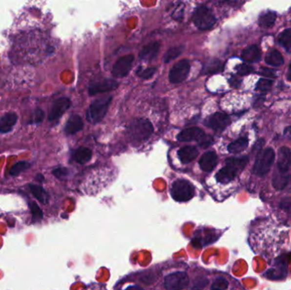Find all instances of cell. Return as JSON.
I'll return each mask as SVG.
<instances>
[{
  "instance_id": "44dd1931",
  "label": "cell",
  "mask_w": 291,
  "mask_h": 290,
  "mask_svg": "<svg viewBox=\"0 0 291 290\" xmlns=\"http://www.w3.org/2000/svg\"><path fill=\"white\" fill-rule=\"evenodd\" d=\"M242 59L248 63H254L259 62L262 58V53L256 45L249 47L242 52Z\"/></svg>"
},
{
  "instance_id": "484cf974",
  "label": "cell",
  "mask_w": 291,
  "mask_h": 290,
  "mask_svg": "<svg viewBox=\"0 0 291 290\" xmlns=\"http://www.w3.org/2000/svg\"><path fill=\"white\" fill-rule=\"evenodd\" d=\"M277 18V15L275 12H271V11H268L266 13H263L259 17V25L264 27V28H268L273 26L275 23V21Z\"/></svg>"
},
{
  "instance_id": "d6a6232c",
  "label": "cell",
  "mask_w": 291,
  "mask_h": 290,
  "mask_svg": "<svg viewBox=\"0 0 291 290\" xmlns=\"http://www.w3.org/2000/svg\"><path fill=\"white\" fill-rule=\"evenodd\" d=\"M29 207L33 214V222L36 223L38 221H41L43 218V212L40 209L39 205H37L35 202H31Z\"/></svg>"
},
{
  "instance_id": "8d00e7d4",
  "label": "cell",
  "mask_w": 291,
  "mask_h": 290,
  "mask_svg": "<svg viewBox=\"0 0 291 290\" xmlns=\"http://www.w3.org/2000/svg\"><path fill=\"white\" fill-rule=\"evenodd\" d=\"M236 71H237L238 75L245 76V75H248V74L253 72V67L249 66L247 64H241V65H238L236 67Z\"/></svg>"
},
{
  "instance_id": "4fadbf2b",
  "label": "cell",
  "mask_w": 291,
  "mask_h": 290,
  "mask_svg": "<svg viewBox=\"0 0 291 290\" xmlns=\"http://www.w3.org/2000/svg\"><path fill=\"white\" fill-rule=\"evenodd\" d=\"M205 136V132L198 127H192L188 129H183L177 135V140L180 142H192V141H201Z\"/></svg>"
},
{
  "instance_id": "7dc6e473",
  "label": "cell",
  "mask_w": 291,
  "mask_h": 290,
  "mask_svg": "<svg viewBox=\"0 0 291 290\" xmlns=\"http://www.w3.org/2000/svg\"><path fill=\"white\" fill-rule=\"evenodd\" d=\"M287 77H288L289 80L291 81V64L290 65V67H289L288 76Z\"/></svg>"
},
{
  "instance_id": "e0dca14e",
  "label": "cell",
  "mask_w": 291,
  "mask_h": 290,
  "mask_svg": "<svg viewBox=\"0 0 291 290\" xmlns=\"http://www.w3.org/2000/svg\"><path fill=\"white\" fill-rule=\"evenodd\" d=\"M217 165V155L215 152H207L202 156L199 160V165L202 170L210 172Z\"/></svg>"
},
{
  "instance_id": "d4e9b609",
  "label": "cell",
  "mask_w": 291,
  "mask_h": 290,
  "mask_svg": "<svg viewBox=\"0 0 291 290\" xmlns=\"http://www.w3.org/2000/svg\"><path fill=\"white\" fill-rule=\"evenodd\" d=\"M30 190L37 200H39L43 205H46L49 200V196L43 187L36 185H30Z\"/></svg>"
},
{
  "instance_id": "7402d4cb",
  "label": "cell",
  "mask_w": 291,
  "mask_h": 290,
  "mask_svg": "<svg viewBox=\"0 0 291 290\" xmlns=\"http://www.w3.org/2000/svg\"><path fill=\"white\" fill-rule=\"evenodd\" d=\"M92 158V151L87 147H80L73 153V158L79 164H85Z\"/></svg>"
},
{
  "instance_id": "836d02e7",
  "label": "cell",
  "mask_w": 291,
  "mask_h": 290,
  "mask_svg": "<svg viewBox=\"0 0 291 290\" xmlns=\"http://www.w3.org/2000/svg\"><path fill=\"white\" fill-rule=\"evenodd\" d=\"M156 67H148V68H143V67H139V69L137 70L136 74L137 76L144 79H151L154 73H156Z\"/></svg>"
},
{
  "instance_id": "f1b7e54d",
  "label": "cell",
  "mask_w": 291,
  "mask_h": 290,
  "mask_svg": "<svg viewBox=\"0 0 291 290\" xmlns=\"http://www.w3.org/2000/svg\"><path fill=\"white\" fill-rule=\"evenodd\" d=\"M248 162V157L245 156V157H241V158H228L226 160V164L232 165L235 168H237L238 171H241L245 168V166L247 165Z\"/></svg>"
},
{
  "instance_id": "9c48e42d",
  "label": "cell",
  "mask_w": 291,
  "mask_h": 290,
  "mask_svg": "<svg viewBox=\"0 0 291 290\" xmlns=\"http://www.w3.org/2000/svg\"><path fill=\"white\" fill-rule=\"evenodd\" d=\"M135 57L133 55L123 56L117 61L112 70V74L116 78H124L127 76L132 66Z\"/></svg>"
},
{
  "instance_id": "cb8c5ba5",
  "label": "cell",
  "mask_w": 291,
  "mask_h": 290,
  "mask_svg": "<svg viewBox=\"0 0 291 290\" xmlns=\"http://www.w3.org/2000/svg\"><path fill=\"white\" fill-rule=\"evenodd\" d=\"M291 176L290 175H286L283 173H276L273 175L272 178V186L275 189L277 190H283L285 189L289 183H290V180H291Z\"/></svg>"
},
{
  "instance_id": "ee69618b",
  "label": "cell",
  "mask_w": 291,
  "mask_h": 290,
  "mask_svg": "<svg viewBox=\"0 0 291 290\" xmlns=\"http://www.w3.org/2000/svg\"><path fill=\"white\" fill-rule=\"evenodd\" d=\"M240 83L241 81L240 80H238V79H236V78H232V79H230V84L232 86V87H235V88H238L240 85Z\"/></svg>"
},
{
  "instance_id": "7c38bea8",
  "label": "cell",
  "mask_w": 291,
  "mask_h": 290,
  "mask_svg": "<svg viewBox=\"0 0 291 290\" xmlns=\"http://www.w3.org/2000/svg\"><path fill=\"white\" fill-rule=\"evenodd\" d=\"M287 264L288 262L286 261V256L284 259L279 258L275 264V267L268 270L265 274V276L272 280L284 278L286 277V273H287Z\"/></svg>"
},
{
  "instance_id": "52a82bcc",
  "label": "cell",
  "mask_w": 291,
  "mask_h": 290,
  "mask_svg": "<svg viewBox=\"0 0 291 290\" xmlns=\"http://www.w3.org/2000/svg\"><path fill=\"white\" fill-rule=\"evenodd\" d=\"M190 64L187 60H182L175 64L169 73V79L172 83H182L188 76Z\"/></svg>"
},
{
  "instance_id": "9a60e30c",
  "label": "cell",
  "mask_w": 291,
  "mask_h": 290,
  "mask_svg": "<svg viewBox=\"0 0 291 290\" xmlns=\"http://www.w3.org/2000/svg\"><path fill=\"white\" fill-rule=\"evenodd\" d=\"M238 172L239 171L238 169L235 168L232 165H227L224 168L219 170L218 173L215 175V178L216 181L221 184H228L236 177Z\"/></svg>"
},
{
  "instance_id": "4dcf8cb0",
  "label": "cell",
  "mask_w": 291,
  "mask_h": 290,
  "mask_svg": "<svg viewBox=\"0 0 291 290\" xmlns=\"http://www.w3.org/2000/svg\"><path fill=\"white\" fill-rule=\"evenodd\" d=\"M183 50H184V48L182 46L173 47V48H170V49L166 53L165 56H164V62H171L172 60H175V58H177V57L183 52Z\"/></svg>"
},
{
  "instance_id": "f6af8a7d",
  "label": "cell",
  "mask_w": 291,
  "mask_h": 290,
  "mask_svg": "<svg viewBox=\"0 0 291 290\" xmlns=\"http://www.w3.org/2000/svg\"><path fill=\"white\" fill-rule=\"evenodd\" d=\"M285 135L291 139V127H288L285 129Z\"/></svg>"
},
{
  "instance_id": "6da1fadb",
  "label": "cell",
  "mask_w": 291,
  "mask_h": 290,
  "mask_svg": "<svg viewBox=\"0 0 291 290\" xmlns=\"http://www.w3.org/2000/svg\"><path fill=\"white\" fill-rule=\"evenodd\" d=\"M153 132L151 122L145 119H138L130 123L128 128V134L132 141L142 142L150 138Z\"/></svg>"
},
{
  "instance_id": "d590c367",
  "label": "cell",
  "mask_w": 291,
  "mask_h": 290,
  "mask_svg": "<svg viewBox=\"0 0 291 290\" xmlns=\"http://www.w3.org/2000/svg\"><path fill=\"white\" fill-rule=\"evenodd\" d=\"M273 84V81L271 79H261L256 83V89L261 91H268L270 90Z\"/></svg>"
},
{
  "instance_id": "83f0119b",
  "label": "cell",
  "mask_w": 291,
  "mask_h": 290,
  "mask_svg": "<svg viewBox=\"0 0 291 290\" xmlns=\"http://www.w3.org/2000/svg\"><path fill=\"white\" fill-rule=\"evenodd\" d=\"M223 70V64L219 60H212L205 64L203 68V73L212 74L221 72Z\"/></svg>"
},
{
  "instance_id": "7a4b0ae2",
  "label": "cell",
  "mask_w": 291,
  "mask_h": 290,
  "mask_svg": "<svg viewBox=\"0 0 291 290\" xmlns=\"http://www.w3.org/2000/svg\"><path fill=\"white\" fill-rule=\"evenodd\" d=\"M112 96H103L102 98L96 100L90 104L87 110L86 119L91 124L99 123L106 116L110 104L112 103Z\"/></svg>"
},
{
  "instance_id": "e575fe53",
  "label": "cell",
  "mask_w": 291,
  "mask_h": 290,
  "mask_svg": "<svg viewBox=\"0 0 291 290\" xmlns=\"http://www.w3.org/2000/svg\"><path fill=\"white\" fill-rule=\"evenodd\" d=\"M229 282L223 277H219L214 281L211 285V290H225L229 288Z\"/></svg>"
},
{
  "instance_id": "603a6c76",
  "label": "cell",
  "mask_w": 291,
  "mask_h": 290,
  "mask_svg": "<svg viewBox=\"0 0 291 290\" xmlns=\"http://www.w3.org/2000/svg\"><path fill=\"white\" fill-rule=\"evenodd\" d=\"M248 138L242 137V138L238 139L235 142L230 143L228 146V150L231 153H239V152L245 151V149L248 147Z\"/></svg>"
},
{
  "instance_id": "ab89813d",
  "label": "cell",
  "mask_w": 291,
  "mask_h": 290,
  "mask_svg": "<svg viewBox=\"0 0 291 290\" xmlns=\"http://www.w3.org/2000/svg\"><path fill=\"white\" fill-rule=\"evenodd\" d=\"M261 75L263 76L268 77V78H276V74L273 70L270 69V68H267V67H262L261 71H260Z\"/></svg>"
},
{
  "instance_id": "30bf717a",
  "label": "cell",
  "mask_w": 291,
  "mask_h": 290,
  "mask_svg": "<svg viewBox=\"0 0 291 290\" xmlns=\"http://www.w3.org/2000/svg\"><path fill=\"white\" fill-rule=\"evenodd\" d=\"M70 105H71V101L68 98L62 97L56 100L50 108L48 119L50 121H55L59 119L68 110Z\"/></svg>"
},
{
  "instance_id": "3957f363",
  "label": "cell",
  "mask_w": 291,
  "mask_h": 290,
  "mask_svg": "<svg viewBox=\"0 0 291 290\" xmlns=\"http://www.w3.org/2000/svg\"><path fill=\"white\" fill-rule=\"evenodd\" d=\"M275 159V152L272 148H267L259 152L253 167V173L259 176L267 175L271 169Z\"/></svg>"
},
{
  "instance_id": "8992f818",
  "label": "cell",
  "mask_w": 291,
  "mask_h": 290,
  "mask_svg": "<svg viewBox=\"0 0 291 290\" xmlns=\"http://www.w3.org/2000/svg\"><path fill=\"white\" fill-rule=\"evenodd\" d=\"M187 274L183 271H176L166 276L165 287L167 290H182L188 285Z\"/></svg>"
},
{
  "instance_id": "74e56055",
  "label": "cell",
  "mask_w": 291,
  "mask_h": 290,
  "mask_svg": "<svg viewBox=\"0 0 291 290\" xmlns=\"http://www.w3.org/2000/svg\"><path fill=\"white\" fill-rule=\"evenodd\" d=\"M33 120H32V122L34 123V124H40V123L42 122L43 121V119H44V112H43V110L40 108H37L34 112H33Z\"/></svg>"
},
{
  "instance_id": "2e32d148",
  "label": "cell",
  "mask_w": 291,
  "mask_h": 290,
  "mask_svg": "<svg viewBox=\"0 0 291 290\" xmlns=\"http://www.w3.org/2000/svg\"><path fill=\"white\" fill-rule=\"evenodd\" d=\"M17 113L8 112L0 119V133L6 134L11 131L17 122Z\"/></svg>"
},
{
  "instance_id": "8fae6325",
  "label": "cell",
  "mask_w": 291,
  "mask_h": 290,
  "mask_svg": "<svg viewBox=\"0 0 291 290\" xmlns=\"http://www.w3.org/2000/svg\"><path fill=\"white\" fill-rule=\"evenodd\" d=\"M119 87V83L113 79H103L98 82L93 83L89 87V93L90 96H95L97 94L108 92L114 90Z\"/></svg>"
},
{
  "instance_id": "60d3db41",
  "label": "cell",
  "mask_w": 291,
  "mask_h": 290,
  "mask_svg": "<svg viewBox=\"0 0 291 290\" xmlns=\"http://www.w3.org/2000/svg\"><path fill=\"white\" fill-rule=\"evenodd\" d=\"M212 143H213V139L208 136V135L207 136L205 135V137L201 140L199 145H201L203 147H208V146L211 145Z\"/></svg>"
},
{
  "instance_id": "f35d334b",
  "label": "cell",
  "mask_w": 291,
  "mask_h": 290,
  "mask_svg": "<svg viewBox=\"0 0 291 290\" xmlns=\"http://www.w3.org/2000/svg\"><path fill=\"white\" fill-rule=\"evenodd\" d=\"M53 175L57 179L62 180L68 175V169L66 168H57L53 170Z\"/></svg>"
},
{
  "instance_id": "5bb4252c",
  "label": "cell",
  "mask_w": 291,
  "mask_h": 290,
  "mask_svg": "<svg viewBox=\"0 0 291 290\" xmlns=\"http://www.w3.org/2000/svg\"><path fill=\"white\" fill-rule=\"evenodd\" d=\"M291 167V151L286 146H283L278 151V168L280 173L286 174Z\"/></svg>"
},
{
  "instance_id": "1f68e13d",
  "label": "cell",
  "mask_w": 291,
  "mask_h": 290,
  "mask_svg": "<svg viewBox=\"0 0 291 290\" xmlns=\"http://www.w3.org/2000/svg\"><path fill=\"white\" fill-rule=\"evenodd\" d=\"M30 167H31V165H30L29 163H27V162H18L11 168L10 175H13V176H17V175H20L21 173L26 171Z\"/></svg>"
},
{
  "instance_id": "ffe728a7",
  "label": "cell",
  "mask_w": 291,
  "mask_h": 290,
  "mask_svg": "<svg viewBox=\"0 0 291 290\" xmlns=\"http://www.w3.org/2000/svg\"><path fill=\"white\" fill-rule=\"evenodd\" d=\"M179 158L183 164H189L190 162L194 160L198 155H199V151L196 148L195 146L192 145H187L179 150Z\"/></svg>"
},
{
  "instance_id": "ba28073f",
  "label": "cell",
  "mask_w": 291,
  "mask_h": 290,
  "mask_svg": "<svg viewBox=\"0 0 291 290\" xmlns=\"http://www.w3.org/2000/svg\"><path fill=\"white\" fill-rule=\"evenodd\" d=\"M229 116L222 112H215L205 120V125L215 131H222L230 124Z\"/></svg>"
},
{
  "instance_id": "d6986e66",
  "label": "cell",
  "mask_w": 291,
  "mask_h": 290,
  "mask_svg": "<svg viewBox=\"0 0 291 290\" xmlns=\"http://www.w3.org/2000/svg\"><path fill=\"white\" fill-rule=\"evenodd\" d=\"M159 43L158 42H152L143 47L139 54L140 59L142 61H152L154 59L159 51Z\"/></svg>"
},
{
  "instance_id": "f546056e",
  "label": "cell",
  "mask_w": 291,
  "mask_h": 290,
  "mask_svg": "<svg viewBox=\"0 0 291 290\" xmlns=\"http://www.w3.org/2000/svg\"><path fill=\"white\" fill-rule=\"evenodd\" d=\"M278 43L285 50H291V29H285L278 36Z\"/></svg>"
},
{
  "instance_id": "bcb514c9",
  "label": "cell",
  "mask_w": 291,
  "mask_h": 290,
  "mask_svg": "<svg viewBox=\"0 0 291 290\" xmlns=\"http://www.w3.org/2000/svg\"><path fill=\"white\" fill-rule=\"evenodd\" d=\"M125 290H144L142 288L138 287V286H130V287L127 288Z\"/></svg>"
},
{
  "instance_id": "277c9868",
  "label": "cell",
  "mask_w": 291,
  "mask_h": 290,
  "mask_svg": "<svg viewBox=\"0 0 291 290\" xmlns=\"http://www.w3.org/2000/svg\"><path fill=\"white\" fill-rule=\"evenodd\" d=\"M192 21L195 26L201 30H207L211 28L216 22V18L212 10L205 5H201L196 9Z\"/></svg>"
},
{
  "instance_id": "5b68a950",
  "label": "cell",
  "mask_w": 291,
  "mask_h": 290,
  "mask_svg": "<svg viewBox=\"0 0 291 290\" xmlns=\"http://www.w3.org/2000/svg\"><path fill=\"white\" fill-rule=\"evenodd\" d=\"M171 195L175 201H189L194 196V187L188 181L178 180L173 183Z\"/></svg>"
},
{
  "instance_id": "7bdbcfd3",
  "label": "cell",
  "mask_w": 291,
  "mask_h": 290,
  "mask_svg": "<svg viewBox=\"0 0 291 290\" xmlns=\"http://www.w3.org/2000/svg\"><path fill=\"white\" fill-rule=\"evenodd\" d=\"M264 139H260L258 142H256V144H255L253 152H258V153L261 152V149H262V146L264 145Z\"/></svg>"
},
{
  "instance_id": "4316f807",
  "label": "cell",
  "mask_w": 291,
  "mask_h": 290,
  "mask_svg": "<svg viewBox=\"0 0 291 290\" xmlns=\"http://www.w3.org/2000/svg\"><path fill=\"white\" fill-rule=\"evenodd\" d=\"M265 61L268 65L272 66H279L284 64V58L278 50H272L271 52L268 53Z\"/></svg>"
},
{
  "instance_id": "ac0fdd59",
  "label": "cell",
  "mask_w": 291,
  "mask_h": 290,
  "mask_svg": "<svg viewBox=\"0 0 291 290\" xmlns=\"http://www.w3.org/2000/svg\"><path fill=\"white\" fill-rule=\"evenodd\" d=\"M83 128V123L80 116L77 114L70 117L69 119L66 122L65 126V132L66 135H74L80 130H82Z\"/></svg>"
},
{
  "instance_id": "b9f144b4",
  "label": "cell",
  "mask_w": 291,
  "mask_h": 290,
  "mask_svg": "<svg viewBox=\"0 0 291 290\" xmlns=\"http://www.w3.org/2000/svg\"><path fill=\"white\" fill-rule=\"evenodd\" d=\"M107 290L106 288L104 287L103 285L98 284H93L89 285V287L86 288L85 290Z\"/></svg>"
}]
</instances>
